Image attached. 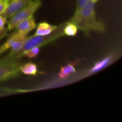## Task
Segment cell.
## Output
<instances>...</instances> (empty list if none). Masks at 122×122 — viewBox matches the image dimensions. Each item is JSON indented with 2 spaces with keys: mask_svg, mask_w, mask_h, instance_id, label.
<instances>
[{
  "mask_svg": "<svg viewBox=\"0 0 122 122\" xmlns=\"http://www.w3.org/2000/svg\"><path fill=\"white\" fill-rule=\"evenodd\" d=\"M68 22L73 23L77 29L82 30L88 36L91 31L104 33L106 31L104 25L96 19L95 3L89 0L79 11L75 12Z\"/></svg>",
  "mask_w": 122,
  "mask_h": 122,
  "instance_id": "6da1fadb",
  "label": "cell"
},
{
  "mask_svg": "<svg viewBox=\"0 0 122 122\" xmlns=\"http://www.w3.org/2000/svg\"><path fill=\"white\" fill-rule=\"evenodd\" d=\"M66 22H64L57 26L56 29L50 34L46 35H33L32 36L27 37L23 46L17 53L13 55L10 59L15 61H19L23 57V54L26 51L34 47H41L44 45L51 43L57 40L61 37L64 36V27Z\"/></svg>",
  "mask_w": 122,
  "mask_h": 122,
  "instance_id": "7a4b0ae2",
  "label": "cell"
},
{
  "mask_svg": "<svg viewBox=\"0 0 122 122\" xmlns=\"http://www.w3.org/2000/svg\"><path fill=\"white\" fill-rule=\"evenodd\" d=\"M41 5L40 0H35L30 1L26 5L18 10L13 15L10 17V20L8 21V30L14 29L18 24L23 20L27 19L29 17L32 16L35 12L39 8Z\"/></svg>",
  "mask_w": 122,
  "mask_h": 122,
  "instance_id": "3957f363",
  "label": "cell"
},
{
  "mask_svg": "<svg viewBox=\"0 0 122 122\" xmlns=\"http://www.w3.org/2000/svg\"><path fill=\"white\" fill-rule=\"evenodd\" d=\"M21 63L5 57L0 59V82L19 76Z\"/></svg>",
  "mask_w": 122,
  "mask_h": 122,
  "instance_id": "277c9868",
  "label": "cell"
},
{
  "mask_svg": "<svg viewBox=\"0 0 122 122\" xmlns=\"http://www.w3.org/2000/svg\"><path fill=\"white\" fill-rule=\"evenodd\" d=\"M31 1L32 0H10L8 2L5 11L1 15L7 18L10 17Z\"/></svg>",
  "mask_w": 122,
  "mask_h": 122,
  "instance_id": "5b68a950",
  "label": "cell"
},
{
  "mask_svg": "<svg viewBox=\"0 0 122 122\" xmlns=\"http://www.w3.org/2000/svg\"><path fill=\"white\" fill-rule=\"evenodd\" d=\"M36 24L32 15L19 23L15 28V31L19 33L27 35V33H29L31 30L36 28Z\"/></svg>",
  "mask_w": 122,
  "mask_h": 122,
  "instance_id": "8992f818",
  "label": "cell"
},
{
  "mask_svg": "<svg viewBox=\"0 0 122 122\" xmlns=\"http://www.w3.org/2000/svg\"><path fill=\"white\" fill-rule=\"evenodd\" d=\"M25 35H27L19 33V32H15V31L14 33H12L11 35L8 38V39H7V41L0 46V55L2 54L3 53V52H4L7 50L11 48L13 46V45L14 44V43H15L18 39H19L20 38H21V37Z\"/></svg>",
  "mask_w": 122,
  "mask_h": 122,
  "instance_id": "52a82bcc",
  "label": "cell"
},
{
  "mask_svg": "<svg viewBox=\"0 0 122 122\" xmlns=\"http://www.w3.org/2000/svg\"><path fill=\"white\" fill-rule=\"evenodd\" d=\"M57 26L51 25L46 22H42L39 24L36 31L34 35H46L52 32Z\"/></svg>",
  "mask_w": 122,
  "mask_h": 122,
  "instance_id": "ba28073f",
  "label": "cell"
},
{
  "mask_svg": "<svg viewBox=\"0 0 122 122\" xmlns=\"http://www.w3.org/2000/svg\"><path fill=\"white\" fill-rule=\"evenodd\" d=\"M20 70L25 75H36L38 69L35 64L29 62L25 64H21L20 67Z\"/></svg>",
  "mask_w": 122,
  "mask_h": 122,
  "instance_id": "9c48e42d",
  "label": "cell"
},
{
  "mask_svg": "<svg viewBox=\"0 0 122 122\" xmlns=\"http://www.w3.org/2000/svg\"><path fill=\"white\" fill-rule=\"evenodd\" d=\"M27 37V35L23 36L20 38L19 39H18V40L14 43V44L13 45V46L11 48V51L10 52L9 54H8V57H7V58H11L13 55H14L15 53H17L19 50H21V48L23 46L24 44H25V41H26Z\"/></svg>",
  "mask_w": 122,
  "mask_h": 122,
  "instance_id": "30bf717a",
  "label": "cell"
},
{
  "mask_svg": "<svg viewBox=\"0 0 122 122\" xmlns=\"http://www.w3.org/2000/svg\"><path fill=\"white\" fill-rule=\"evenodd\" d=\"M75 71H76L75 68L73 64H67L66 66L62 67L61 68L60 71L59 73V76L61 79H65L71 73L75 72Z\"/></svg>",
  "mask_w": 122,
  "mask_h": 122,
  "instance_id": "8fae6325",
  "label": "cell"
},
{
  "mask_svg": "<svg viewBox=\"0 0 122 122\" xmlns=\"http://www.w3.org/2000/svg\"><path fill=\"white\" fill-rule=\"evenodd\" d=\"M77 32V28L73 23L67 21L64 27V33L65 35L69 36H75Z\"/></svg>",
  "mask_w": 122,
  "mask_h": 122,
  "instance_id": "7c38bea8",
  "label": "cell"
},
{
  "mask_svg": "<svg viewBox=\"0 0 122 122\" xmlns=\"http://www.w3.org/2000/svg\"><path fill=\"white\" fill-rule=\"evenodd\" d=\"M110 57H107V58L102 60V61L98 62L97 64H95V66L91 69V72H95V71L100 70L101 69L104 67L105 66H106V64H107V63H108V62L110 61Z\"/></svg>",
  "mask_w": 122,
  "mask_h": 122,
  "instance_id": "4fadbf2b",
  "label": "cell"
},
{
  "mask_svg": "<svg viewBox=\"0 0 122 122\" xmlns=\"http://www.w3.org/2000/svg\"><path fill=\"white\" fill-rule=\"evenodd\" d=\"M39 52V47H34L31 48L30 50H28V51H26L25 53L23 54V57L26 56V57H29V58H34L36 57Z\"/></svg>",
  "mask_w": 122,
  "mask_h": 122,
  "instance_id": "5bb4252c",
  "label": "cell"
},
{
  "mask_svg": "<svg viewBox=\"0 0 122 122\" xmlns=\"http://www.w3.org/2000/svg\"><path fill=\"white\" fill-rule=\"evenodd\" d=\"M89 0H77L76 1V8L75 12H77L87 3Z\"/></svg>",
  "mask_w": 122,
  "mask_h": 122,
  "instance_id": "9a60e30c",
  "label": "cell"
},
{
  "mask_svg": "<svg viewBox=\"0 0 122 122\" xmlns=\"http://www.w3.org/2000/svg\"><path fill=\"white\" fill-rule=\"evenodd\" d=\"M7 4H8V2L0 0V14H1L4 11L6 7H7Z\"/></svg>",
  "mask_w": 122,
  "mask_h": 122,
  "instance_id": "2e32d148",
  "label": "cell"
},
{
  "mask_svg": "<svg viewBox=\"0 0 122 122\" xmlns=\"http://www.w3.org/2000/svg\"><path fill=\"white\" fill-rule=\"evenodd\" d=\"M8 22L7 18L2 16L0 14V28H3L5 27V25Z\"/></svg>",
  "mask_w": 122,
  "mask_h": 122,
  "instance_id": "e0dca14e",
  "label": "cell"
},
{
  "mask_svg": "<svg viewBox=\"0 0 122 122\" xmlns=\"http://www.w3.org/2000/svg\"><path fill=\"white\" fill-rule=\"evenodd\" d=\"M8 31L9 30H8V29L7 27H4L3 28H0V40L2 38H3L5 36H6Z\"/></svg>",
  "mask_w": 122,
  "mask_h": 122,
  "instance_id": "ac0fdd59",
  "label": "cell"
},
{
  "mask_svg": "<svg viewBox=\"0 0 122 122\" xmlns=\"http://www.w3.org/2000/svg\"><path fill=\"white\" fill-rule=\"evenodd\" d=\"M91 1H92V2H94V3H95H95H96L98 1V0H91Z\"/></svg>",
  "mask_w": 122,
  "mask_h": 122,
  "instance_id": "d6986e66",
  "label": "cell"
},
{
  "mask_svg": "<svg viewBox=\"0 0 122 122\" xmlns=\"http://www.w3.org/2000/svg\"><path fill=\"white\" fill-rule=\"evenodd\" d=\"M10 1V0H5V1H6V2H9V1Z\"/></svg>",
  "mask_w": 122,
  "mask_h": 122,
  "instance_id": "ffe728a7",
  "label": "cell"
},
{
  "mask_svg": "<svg viewBox=\"0 0 122 122\" xmlns=\"http://www.w3.org/2000/svg\"><path fill=\"white\" fill-rule=\"evenodd\" d=\"M2 1H5V0H2Z\"/></svg>",
  "mask_w": 122,
  "mask_h": 122,
  "instance_id": "44dd1931",
  "label": "cell"
}]
</instances>
